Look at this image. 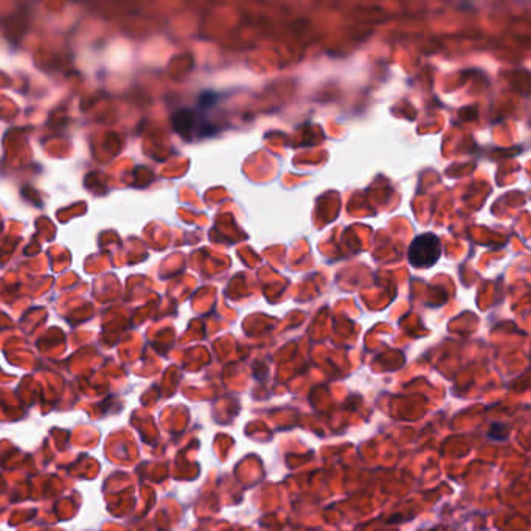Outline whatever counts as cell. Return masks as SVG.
Segmentation results:
<instances>
[{"instance_id":"cell-3","label":"cell","mask_w":531,"mask_h":531,"mask_svg":"<svg viewBox=\"0 0 531 531\" xmlns=\"http://www.w3.org/2000/svg\"><path fill=\"white\" fill-rule=\"evenodd\" d=\"M432 531H438V530H432Z\"/></svg>"},{"instance_id":"cell-2","label":"cell","mask_w":531,"mask_h":531,"mask_svg":"<svg viewBox=\"0 0 531 531\" xmlns=\"http://www.w3.org/2000/svg\"><path fill=\"white\" fill-rule=\"evenodd\" d=\"M508 435H510L508 427H506L505 424H494L488 434V436L493 441H505L506 438H508Z\"/></svg>"},{"instance_id":"cell-1","label":"cell","mask_w":531,"mask_h":531,"mask_svg":"<svg viewBox=\"0 0 531 531\" xmlns=\"http://www.w3.org/2000/svg\"><path fill=\"white\" fill-rule=\"evenodd\" d=\"M441 256V241L434 233H423L412 241L409 247V263L417 269L432 268Z\"/></svg>"}]
</instances>
